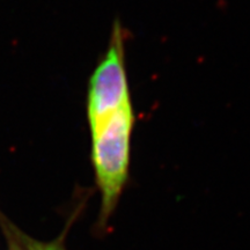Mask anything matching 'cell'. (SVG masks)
<instances>
[{
	"mask_svg": "<svg viewBox=\"0 0 250 250\" xmlns=\"http://www.w3.org/2000/svg\"><path fill=\"white\" fill-rule=\"evenodd\" d=\"M136 117L132 102L89 124L92 164L101 196L96 232L104 235L130 180L131 138Z\"/></svg>",
	"mask_w": 250,
	"mask_h": 250,
	"instance_id": "obj_1",
	"label": "cell"
},
{
	"mask_svg": "<svg viewBox=\"0 0 250 250\" xmlns=\"http://www.w3.org/2000/svg\"><path fill=\"white\" fill-rule=\"evenodd\" d=\"M132 102L125 62V31L116 20L105 54L90 77L87 94L88 124Z\"/></svg>",
	"mask_w": 250,
	"mask_h": 250,
	"instance_id": "obj_2",
	"label": "cell"
},
{
	"mask_svg": "<svg viewBox=\"0 0 250 250\" xmlns=\"http://www.w3.org/2000/svg\"><path fill=\"white\" fill-rule=\"evenodd\" d=\"M33 242L35 250H66L64 243V235H62L61 239L55 240V241L49 243H40L35 241Z\"/></svg>",
	"mask_w": 250,
	"mask_h": 250,
	"instance_id": "obj_3",
	"label": "cell"
},
{
	"mask_svg": "<svg viewBox=\"0 0 250 250\" xmlns=\"http://www.w3.org/2000/svg\"><path fill=\"white\" fill-rule=\"evenodd\" d=\"M26 245H27V249H14V250H35L33 241H27Z\"/></svg>",
	"mask_w": 250,
	"mask_h": 250,
	"instance_id": "obj_4",
	"label": "cell"
}]
</instances>
